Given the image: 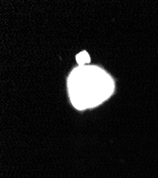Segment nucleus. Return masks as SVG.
Segmentation results:
<instances>
[{
  "label": "nucleus",
  "mask_w": 158,
  "mask_h": 178,
  "mask_svg": "<svg viewBox=\"0 0 158 178\" xmlns=\"http://www.w3.org/2000/svg\"><path fill=\"white\" fill-rule=\"evenodd\" d=\"M77 59H78V62L79 63H84L85 62H88V61H90L89 57L88 54L86 53V52H82V53H80L79 55L77 57Z\"/></svg>",
  "instance_id": "1"
}]
</instances>
